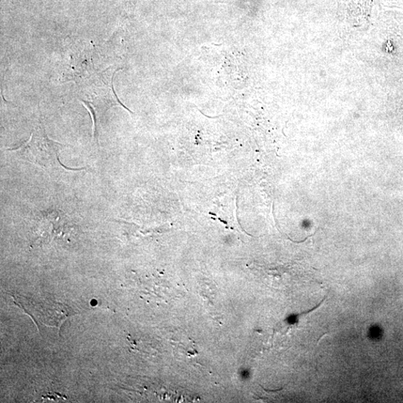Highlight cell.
<instances>
[{
	"instance_id": "obj_1",
	"label": "cell",
	"mask_w": 403,
	"mask_h": 403,
	"mask_svg": "<svg viewBox=\"0 0 403 403\" xmlns=\"http://www.w3.org/2000/svg\"><path fill=\"white\" fill-rule=\"evenodd\" d=\"M65 146L54 142L46 135L41 122L31 135L29 140L18 149L8 150L16 153L20 158L37 164L45 169H66L68 170H80L71 169L61 164L59 153Z\"/></svg>"
}]
</instances>
